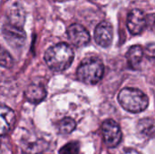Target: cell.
Instances as JSON below:
<instances>
[{"label": "cell", "instance_id": "cell-1", "mask_svg": "<svg viewBox=\"0 0 155 154\" xmlns=\"http://www.w3.org/2000/svg\"><path fill=\"white\" fill-rule=\"evenodd\" d=\"M74 54L73 49L65 43L50 47L45 54V61L48 67L55 72L66 70L73 63Z\"/></svg>", "mask_w": 155, "mask_h": 154}, {"label": "cell", "instance_id": "cell-2", "mask_svg": "<svg viewBox=\"0 0 155 154\" xmlns=\"http://www.w3.org/2000/svg\"><path fill=\"white\" fill-rule=\"evenodd\" d=\"M118 102L121 106L133 113L144 111L149 104L146 94L139 89L127 87L124 88L118 94Z\"/></svg>", "mask_w": 155, "mask_h": 154}, {"label": "cell", "instance_id": "cell-3", "mask_svg": "<svg viewBox=\"0 0 155 154\" xmlns=\"http://www.w3.org/2000/svg\"><path fill=\"white\" fill-rule=\"evenodd\" d=\"M104 74V66L99 59H85L79 65L76 76L79 81L86 84H96L101 81Z\"/></svg>", "mask_w": 155, "mask_h": 154}, {"label": "cell", "instance_id": "cell-4", "mask_svg": "<svg viewBox=\"0 0 155 154\" xmlns=\"http://www.w3.org/2000/svg\"><path fill=\"white\" fill-rule=\"evenodd\" d=\"M103 135L105 144L109 148H114L122 141V131L120 126L114 120H106L103 123Z\"/></svg>", "mask_w": 155, "mask_h": 154}, {"label": "cell", "instance_id": "cell-5", "mask_svg": "<svg viewBox=\"0 0 155 154\" xmlns=\"http://www.w3.org/2000/svg\"><path fill=\"white\" fill-rule=\"evenodd\" d=\"M147 25L145 14L140 9L132 10L127 17V27L132 34H140Z\"/></svg>", "mask_w": 155, "mask_h": 154}, {"label": "cell", "instance_id": "cell-6", "mask_svg": "<svg viewBox=\"0 0 155 154\" xmlns=\"http://www.w3.org/2000/svg\"><path fill=\"white\" fill-rule=\"evenodd\" d=\"M68 39L76 47L86 45L90 42V34L85 27L79 24L71 25L67 29Z\"/></svg>", "mask_w": 155, "mask_h": 154}, {"label": "cell", "instance_id": "cell-7", "mask_svg": "<svg viewBox=\"0 0 155 154\" xmlns=\"http://www.w3.org/2000/svg\"><path fill=\"white\" fill-rule=\"evenodd\" d=\"M3 33L6 41L15 47L21 46L25 43V33L24 32L22 26L8 23L4 26Z\"/></svg>", "mask_w": 155, "mask_h": 154}, {"label": "cell", "instance_id": "cell-8", "mask_svg": "<svg viewBox=\"0 0 155 154\" xmlns=\"http://www.w3.org/2000/svg\"><path fill=\"white\" fill-rule=\"evenodd\" d=\"M95 42L102 47H108L113 41V27L108 22L100 23L94 31Z\"/></svg>", "mask_w": 155, "mask_h": 154}, {"label": "cell", "instance_id": "cell-9", "mask_svg": "<svg viewBox=\"0 0 155 154\" xmlns=\"http://www.w3.org/2000/svg\"><path fill=\"white\" fill-rule=\"evenodd\" d=\"M15 123V114L7 106L0 105V136L6 135L11 132Z\"/></svg>", "mask_w": 155, "mask_h": 154}, {"label": "cell", "instance_id": "cell-10", "mask_svg": "<svg viewBox=\"0 0 155 154\" xmlns=\"http://www.w3.org/2000/svg\"><path fill=\"white\" fill-rule=\"evenodd\" d=\"M46 96V91L44 85L40 84H32L27 86L25 91V97L27 101L33 103L42 102Z\"/></svg>", "mask_w": 155, "mask_h": 154}, {"label": "cell", "instance_id": "cell-11", "mask_svg": "<svg viewBox=\"0 0 155 154\" xmlns=\"http://www.w3.org/2000/svg\"><path fill=\"white\" fill-rule=\"evenodd\" d=\"M143 54H144V52L140 45L132 46L128 50L127 54H126V58H127L129 65L133 69H138L141 66Z\"/></svg>", "mask_w": 155, "mask_h": 154}, {"label": "cell", "instance_id": "cell-12", "mask_svg": "<svg viewBox=\"0 0 155 154\" xmlns=\"http://www.w3.org/2000/svg\"><path fill=\"white\" fill-rule=\"evenodd\" d=\"M8 19L10 24L15 25H19V26H23V24L25 22V14L23 11L22 6H20V5L15 4L14 5H12L9 9H8Z\"/></svg>", "mask_w": 155, "mask_h": 154}, {"label": "cell", "instance_id": "cell-13", "mask_svg": "<svg viewBox=\"0 0 155 154\" xmlns=\"http://www.w3.org/2000/svg\"><path fill=\"white\" fill-rule=\"evenodd\" d=\"M76 127L75 121L70 117L64 118L58 124V130L61 134H69Z\"/></svg>", "mask_w": 155, "mask_h": 154}, {"label": "cell", "instance_id": "cell-14", "mask_svg": "<svg viewBox=\"0 0 155 154\" xmlns=\"http://www.w3.org/2000/svg\"><path fill=\"white\" fill-rule=\"evenodd\" d=\"M138 128L141 133H143L145 136L153 137V122L152 119H143L139 122Z\"/></svg>", "mask_w": 155, "mask_h": 154}, {"label": "cell", "instance_id": "cell-15", "mask_svg": "<svg viewBox=\"0 0 155 154\" xmlns=\"http://www.w3.org/2000/svg\"><path fill=\"white\" fill-rule=\"evenodd\" d=\"M14 65V59L6 49L0 45V66L11 68Z\"/></svg>", "mask_w": 155, "mask_h": 154}, {"label": "cell", "instance_id": "cell-16", "mask_svg": "<svg viewBox=\"0 0 155 154\" xmlns=\"http://www.w3.org/2000/svg\"><path fill=\"white\" fill-rule=\"evenodd\" d=\"M79 151H80L79 143L71 142L60 149L59 154H79Z\"/></svg>", "mask_w": 155, "mask_h": 154}, {"label": "cell", "instance_id": "cell-17", "mask_svg": "<svg viewBox=\"0 0 155 154\" xmlns=\"http://www.w3.org/2000/svg\"><path fill=\"white\" fill-rule=\"evenodd\" d=\"M124 154H138V152L134 150H128V151H125Z\"/></svg>", "mask_w": 155, "mask_h": 154}, {"label": "cell", "instance_id": "cell-18", "mask_svg": "<svg viewBox=\"0 0 155 154\" xmlns=\"http://www.w3.org/2000/svg\"><path fill=\"white\" fill-rule=\"evenodd\" d=\"M91 1H94V0H91Z\"/></svg>", "mask_w": 155, "mask_h": 154}]
</instances>
